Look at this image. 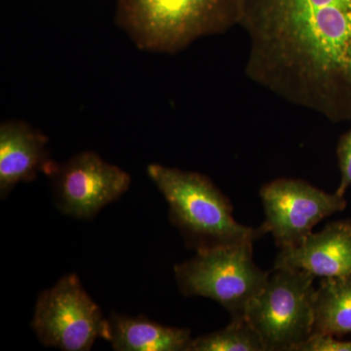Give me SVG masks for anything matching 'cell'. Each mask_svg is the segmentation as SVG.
<instances>
[{
	"instance_id": "6da1fadb",
	"label": "cell",
	"mask_w": 351,
	"mask_h": 351,
	"mask_svg": "<svg viewBox=\"0 0 351 351\" xmlns=\"http://www.w3.org/2000/svg\"><path fill=\"white\" fill-rule=\"evenodd\" d=\"M245 73L288 103L351 121V0H243Z\"/></svg>"
},
{
	"instance_id": "7a4b0ae2",
	"label": "cell",
	"mask_w": 351,
	"mask_h": 351,
	"mask_svg": "<svg viewBox=\"0 0 351 351\" xmlns=\"http://www.w3.org/2000/svg\"><path fill=\"white\" fill-rule=\"evenodd\" d=\"M243 0H117V22L138 49L180 52L239 25Z\"/></svg>"
},
{
	"instance_id": "3957f363",
	"label": "cell",
	"mask_w": 351,
	"mask_h": 351,
	"mask_svg": "<svg viewBox=\"0 0 351 351\" xmlns=\"http://www.w3.org/2000/svg\"><path fill=\"white\" fill-rule=\"evenodd\" d=\"M147 175L167 201L171 223L196 251L265 234L262 226L237 223L232 202L206 176L154 163L147 166Z\"/></svg>"
},
{
	"instance_id": "277c9868",
	"label": "cell",
	"mask_w": 351,
	"mask_h": 351,
	"mask_svg": "<svg viewBox=\"0 0 351 351\" xmlns=\"http://www.w3.org/2000/svg\"><path fill=\"white\" fill-rule=\"evenodd\" d=\"M254 242L223 245L196 251L191 260L175 267L182 294L219 302L232 319L245 318L247 307L269 279L253 260Z\"/></svg>"
},
{
	"instance_id": "5b68a950",
	"label": "cell",
	"mask_w": 351,
	"mask_h": 351,
	"mask_svg": "<svg viewBox=\"0 0 351 351\" xmlns=\"http://www.w3.org/2000/svg\"><path fill=\"white\" fill-rule=\"evenodd\" d=\"M315 277L298 269L274 267L245 318L267 351H298L313 335Z\"/></svg>"
},
{
	"instance_id": "8992f818",
	"label": "cell",
	"mask_w": 351,
	"mask_h": 351,
	"mask_svg": "<svg viewBox=\"0 0 351 351\" xmlns=\"http://www.w3.org/2000/svg\"><path fill=\"white\" fill-rule=\"evenodd\" d=\"M32 327L44 346L64 351H88L96 339H112L110 321L75 274L40 293Z\"/></svg>"
},
{
	"instance_id": "52a82bcc",
	"label": "cell",
	"mask_w": 351,
	"mask_h": 351,
	"mask_svg": "<svg viewBox=\"0 0 351 351\" xmlns=\"http://www.w3.org/2000/svg\"><path fill=\"white\" fill-rule=\"evenodd\" d=\"M265 221L262 228L270 232L280 249L297 246L314 226L332 214L343 211L345 196L327 193L297 179H276L260 191Z\"/></svg>"
},
{
	"instance_id": "ba28073f",
	"label": "cell",
	"mask_w": 351,
	"mask_h": 351,
	"mask_svg": "<svg viewBox=\"0 0 351 351\" xmlns=\"http://www.w3.org/2000/svg\"><path fill=\"white\" fill-rule=\"evenodd\" d=\"M57 206L68 216L91 219L128 191L131 177L92 152H82L66 162H51L46 170Z\"/></svg>"
},
{
	"instance_id": "9c48e42d",
	"label": "cell",
	"mask_w": 351,
	"mask_h": 351,
	"mask_svg": "<svg viewBox=\"0 0 351 351\" xmlns=\"http://www.w3.org/2000/svg\"><path fill=\"white\" fill-rule=\"evenodd\" d=\"M274 267L302 270L315 278L351 274V219L332 221L297 246L280 249Z\"/></svg>"
},
{
	"instance_id": "30bf717a",
	"label": "cell",
	"mask_w": 351,
	"mask_h": 351,
	"mask_svg": "<svg viewBox=\"0 0 351 351\" xmlns=\"http://www.w3.org/2000/svg\"><path fill=\"white\" fill-rule=\"evenodd\" d=\"M48 138L23 121H6L0 126V195L5 198L20 182L36 179L52 160Z\"/></svg>"
},
{
	"instance_id": "8fae6325",
	"label": "cell",
	"mask_w": 351,
	"mask_h": 351,
	"mask_svg": "<svg viewBox=\"0 0 351 351\" xmlns=\"http://www.w3.org/2000/svg\"><path fill=\"white\" fill-rule=\"evenodd\" d=\"M113 350L189 351L191 331L164 326L144 317L114 314L110 317Z\"/></svg>"
},
{
	"instance_id": "7c38bea8",
	"label": "cell",
	"mask_w": 351,
	"mask_h": 351,
	"mask_svg": "<svg viewBox=\"0 0 351 351\" xmlns=\"http://www.w3.org/2000/svg\"><path fill=\"white\" fill-rule=\"evenodd\" d=\"M313 334L351 335V274L321 278L314 302Z\"/></svg>"
},
{
	"instance_id": "4fadbf2b",
	"label": "cell",
	"mask_w": 351,
	"mask_h": 351,
	"mask_svg": "<svg viewBox=\"0 0 351 351\" xmlns=\"http://www.w3.org/2000/svg\"><path fill=\"white\" fill-rule=\"evenodd\" d=\"M189 351H267L260 335L246 318L232 319L228 326L193 339Z\"/></svg>"
},
{
	"instance_id": "5bb4252c",
	"label": "cell",
	"mask_w": 351,
	"mask_h": 351,
	"mask_svg": "<svg viewBox=\"0 0 351 351\" xmlns=\"http://www.w3.org/2000/svg\"><path fill=\"white\" fill-rule=\"evenodd\" d=\"M337 156L341 181L336 193L345 196L346 191L351 186V128L339 138L337 147Z\"/></svg>"
},
{
	"instance_id": "9a60e30c",
	"label": "cell",
	"mask_w": 351,
	"mask_h": 351,
	"mask_svg": "<svg viewBox=\"0 0 351 351\" xmlns=\"http://www.w3.org/2000/svg\"><path fill=\"white\" fill-rule=\"evenodd\" d=\"M298 351H351V341H341L330 335L313 334Z\"/></svg>"
}]
</instances>
